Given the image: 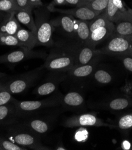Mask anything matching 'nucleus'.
I'll return each mask as SVG.
<instances>
[{
    "mask_svg": "<svg viewBox=\"0 0 132 150\" xmlns=\"http://www.w3.org/2000/svg\"><path fill=\"white\" fill-rule=\"evenodd\" d=\"M94 79L98 83L106 84L111 82L112 77L110 73L104 69H98L94 73Z\"/></svg>",
    "mask_w": 132,
    "mask_h": 150,
    "instance_id": "nucleus-28",
    "label": "nucleus"
},
{
    "mask_svg": "<svg viewBox=\"0 0 132 150\" xmlns=\"http://www.w3.org/2000/svg\"><path fill=\"white\" fill-rule=\"evenodd\" d=\"M112 23L106 17L105 14L103 12V13L100 14L98 16L90 21L89 22V29L91 33L93 32L94 30L105 26H107Z\"/></svg>",
    "mask_w": 132,
    "mask_h": 150,
    "instance_id": "nucleus-26",
    "label": "nucleus"
},
{
    "mask_svg": "<svg viewBox=\"0 0 132 150\" xmlns=\"http://www.w3.org/2000/svg\"><path fill=\"white\" fill-rule=\"evenodd\" d=\"M16 36L26 49L32 50L36 46V35L31 31L20 27Z\"/></svg>",
    "mask_w": 132,
    "mask_h": 150,
    "instance_id": "nucleus-20",
    "label": "nucleus"
},
{
    "mask_svg": "<svg viewBox=\"0 0 132 150\" xmlns=\"http://www.w3.org/2000/svg\"><path fill=\"white\" fill-rule=\"evenodd\" d=\"M21 27L14 13H6L0 23V34L16 35Z\"/></svg>",
    "mask_w": 132,
    "mask_h": 150,
    "instance_id": "nucleus-15",
    "label": "nucleus"
},
{
    "mask_svg": "<svg viewBox=\"0 0 132 150\" xmlns=\"http://www.w3.org/2000/svg\"><path fill=\"white\" fill-rule=\"evenodd\" d=\"M32 12L24 10H19L16 13L15 16L20 23L27 26L30 31L36 35L37 28Z\"/></svg>",
    "mask_w": 132,
    "mask_h": 150,
    "instance_id": "nucleus-21",
    "label": "nucleus"
},
{
    "mask_svg": "<svg viewBox=\"0 0 132 150\" xmlns=\"http://www.w3.org/2000/svg\"><path fill=\"white\" fill-rule=\"evenodd\" d=\"M50 22L54 29L57 27L67 36L71 38H75V18L69 16V15L64 14L63 16H60L55 19L51 20Z\"/></svg>",
    "mask_w": 132,
    "mask_h": 150,
    "instance_id": "nucleus-13",
    "label": "nucleus"
},
{
    "mask_svg": "<svg viewBox=\"0 0 132 150\" xmlns=\"http://www.w3.org/2000/svg\"><path fill=\"white\" fill-rule=\"evenodd\" d=\"M95 61L83 65L76 66L70 69L67 72L68 76L74 80H81L89 77L94 73L96 68Z\"/></svg>",
    "mask_w": 132,
    "mask_h": 150,
    "instance_id": "nucleus-17",
    "label": "nucleus"
},
{
    "mask_svg": "<svg viewBox=\"0 0 132 150\" xmlns=\"http://www.w3.org/2000/svg\"><path fill=\"white\" fill-rule=\"evenodd\" d=\"M114 29V24L112 22L107 26L101 27L94 30L91 33L89 41H88L86 45L95 49L97 45L106 39L111 37L113 34Z\"/></svg>",
    "mask_w": 132,
    "mask_h": 150,
    "instance_id": "nucleus-14",
    "label": "nucleus"
},
{
    "mask_svg": "<svg viewBox=\"0 0 132 150\" xmlns=\"http://www.w3.org/2000/svg\"><path fill=\"white\" fill-rule=\"evenodd\" d=\"M30 1L34 9L36 8H38L39 7L43 6L41 0H30Z\"/></svg>",
    "mask_w": 132,
    "mask_h": 150,
    "instance_id": "nucleus-35",
    "label": "nucleus"
},
{
    "mask_svg": "<svg viewBox=\"0 0 132 150\" xmlns=\"http://www.w3.org/2000/svg\"><path fill=\"white\" fill-rule=\"evenodd\" d=\"M50 6H64L67 5L66 0H53V1L50 3Z\"/></svg>",
    "mask_w": 132,
    "mask_h": 150,
    "instance_id": "nucleus-36",
    "label": "nucleus"
},
{
    "mask_svg": "<svg viewBox=\"0 0 132 150\" xmlns=\"http://www.w3.org/2000/svg\"><path fill=\"white\" fill-rule=\"evenodd\" d=\"M25 118L23 121L20 122H16L13 124L39 137L47 133L50 130L49 123L44 120L33 118L32 116Z\"/></svg>",
    "mask_w": 132,
    "mask_h": 150,
    "instance_id": "nucleus-9",
    "label": "nucleus"
},
{
    "mask_svg": "<svg viewBox=\"0 0 132 150\" xmlns=\"http://www.w3.org/2000/svg\"><path fill=\"white\" fill-rule=\"evenodd\" d=\"M63 126L72 128L79 126H106L108 125L93 114H85L69 117L64 122Z\"/></svg>",
    "mask_w": 132,
    "mask_h": 150,
    "instance_id": "nucleus-8",
    "label": "nucleus"
},
{
    "mask_svg": "<svg viewBox=\"0 0 132 150\" xmlns=\"http://www.w3.org/2000/svg\"><path fill=\"white\" fill-rule=\"evenodd\" d=\"M0 44L3 46H17L20 48L26 49L16 35L0 34Z\"/></svg>",
    "mask_w": 132,
    "mask_h": 150,
    "instance_id": "nucleus-25",
    "label": "nucleus"
},
{
    "mask_svg": "<svg viewBox=\"0 0 132 150\" xmlns=\"http://www.w3.org/2000/svg\"><path fill=\"white\" fill-rule=\"evenodd\" d=\"M44 52L34 51L28 49H20L0 56V64H16L35 58H45Z\"/></svg>",
    "mask_w": 132,
    "mask_h": 150,
    "instance_id": "nucleus-7",
    "label": "nucleus"
},
{
    "mask_svg": "<svg viewBox=\"0 0 132 150\" xmlns=\"http://www.w3.org/2000/svg\"><path fill=\"white\" fill-rule=\"evenodd\" d=\"M71 49L75 57L74 67L89 64L95 61V57L98 54L95 49L87 45L81 44L80 46Z\"/></svg>",
    "mask_w": 132,
    "mask_h": 150,
    "instance_id": "nucleus-11",
    "label": "nucleus"
},
{
    "mask_svg": "<svg viewBox=\"0 0 132 150\" xmlns=\"http://www.w3.org/2000/svg\"><path fill=\"white\" fill-rule=\"evenodd\" d=\"M42 7L36 8V9L34 11L35 22L37 28L36 46L49 47L54 44L52 40L54 28L49 21L48 9H45Z\"/></svg>",
    "mask_w": 132,
    "mask_h": 150,
    "instance_id": "nucleus-1",
    "label": "nucleus"
},
{
    "mask_svg": "<svg viewBox=\"0 0 132 150\" xmlns=\"http://www.w3.org/2000/svg\"><path fill=\"white\" fill-rule=\"evenodd\" d=\"M0 1H1V0H0Z\"/></svg>",
    "mask_w": 132,
    "mask_h": 150,
    "instance_id": "nucleus-41",
    "label": "nucleus"
},
{
    "mask_svg": "<svg viewBox=\"0 0 132 150\" xmlns=\"http://www.w3.org/2000/svg\"><path fill=\"white\" fill-rule=\"evenodd\" d=\"M118 126L122 130H127L132 127V114L126 115L119 120Z\"/></svg>",
    "mask_w": 132,
    "mask_h": 150,
    "instance_id": "nucleus-31",
    "label": "nucleus"
},
{
    "mask_svg": "<svg viewBox=\"0 0 132 150\" xmlns=\"http://www.w3.org/2000/svg\"><path fill=\"white\" fill-rule=\"evenodd\" d=\"M6 76V74H5L0 72V79L2 78V77H4V76Z\"/></svg>",
    "mask_w": 132,
    "mask_h": 150,
    "instance_id": "nucleus-38",
    "label": "nucleus"
},
{
    "mask_svg": "<svg viewBox=\"0 0 132 150\" xmlns=\"http://www.w3.org/2000/svg\"><path fill=\"white\" fill-rule=\"evenodd\" d=\"M47 8L50 11L69 15L76 19L84 21H91L99 15L91 9L85 7H76L71 9H60L56 8L54 6L49 5Z\"/></svg>",
    "mask_w": 132,
    "mask_h": 150,
    "instance_id": "nucleus-10",
    "label": "nucleus"
},
{
    "mask_svg": "<svg viewBox=\"0 0 132 150\" xmlns=\"http://www.w3.org/2000/svg\"><path fill=\"white\" fill-rule=\"evenodd\" d=\"M106 46L99 50H96L99 54L111 56H132V41L122 37L112 36Z\"/></svg>",
    "mask_w": 132,
    "mask_h": 150,
    "instance_id": "nucleus-6",
    "label": "nucleus"
},
{
    "mask_svg": "<svg viewBox=\"0 0 132 150\" xmlns=\"http://www.w3.org/2000/svg\"><path fill=\"white\" fill-rule=\"evenodd\" d=\"M13 102L15 105L18 118H26L45 108L58 105L61 102L57 98H48L41 100L19 101L13 98Z\"/></svg>",
    "mask_w": 132,
    "mask_h": 150,
    "instance_id": "nucleus-4",
    "label": "nucleus"
},
{
    "mask_svg": "<svg viewBox=\"0 0 132 150\" xmlns=\"http://www.w3.org/2000/svg\"><path fill=\"white\" fill-rule=\"evenodd\" d=\"M75 66V57L71 47L66 52L51 53L46 58L43 67L54 72H67Z\"/></svg>",
    "mask_w": 132,
    "mask_h": 150,
    "instance_id": "nucleus-5",
    "label": "nucleus"
},
{
    "mask_svg": "<svg viewBox=\"0 0 132 150\" xmlns=\"http://www.w3.org/2000/svg\"><path fill=\"white\" fill-rule=\"evenodd\" d=\"M15 105L11 102L0 106V125H11L17 122Z\"/></svg>",
    "mask_w": 132,
    "mask_h": 150,
    "instance_id": "nucleus-16",
    "label": "nucleus"
},
{
    "mask_svg": "<svg viewBox=\"0 0 132 150\" xmlns=\"http://www.w3.org/2000/svg\"><path fill=\"white\" fill-rule=\"evenodd\" d=\"M108 1L109 0H94L91 2L85 3L82 7L89 8L100 14L105 11L108 6Z\"/></svg>",
    "mask_w": 132,
    "mask_h": 150,
    "instance_id": "nucleus-23",
    "label": "nucleus"
},
{
    "mask_svg": "<svg viewBox=\"0 0 132 150\" xmlns=\"http://www.w3.org/2000/svg\"><path fill=\"white\" fill-rule=\"evenodd\" d=\"M4 17H3V18H1V16H0V23H1V22H2V21H3V18H4Z\"/></svg>",
    "mask_w": 132,
    "mask_h": 150,
    "instance_id": "nucleus-40",
    "label": "nucleus"
},
{
    "mask_svg": "<svg viewBox=\"0 0 132 150\" xmlns=\"http://www.w3.org/2000/svg\"><path fill=\"white\" fill-rule=\"evenodd\" d=\"M63 76L57 78H52L42 83L36 87L33 93L37 96H47L54 93L58 88V84L63 80Z\"/></svg>",
    "mask_w": 132,
    "mask_h": 150,
    "instance_id": "nucleus-18",
    "label": "nucleus"
},
{
    "mask_svg": "<svg viewBox=\"0 0 132 150\" xmlns=\"http://www.w3.org/2000/svg\"><path fill=\"white\" fill-rule=\"evenodd\" d=\"M7 135L9 137V139L26 148L36 150L50 149L48 147L41 143L40 137L14 124L11 125V126L7 129Z\"/></svg>",
    "mask_w": 132,
    "mask_h": 150,
    "instance_id": "nucleus-2",
    "label": "nucleus"
},
{
    "mask_svg": "<svg viewBox=\"0 0 132 150\" xmlns=\"http://www.w3.org/2000/svg\"><path fill=\"white\" fill-rule=\"evenodd\" d=\"M114 24L112 36L122 37L132 41V10L130 9L129 14L120 18Z\"/></svg>",
    "mask_w": 132,
    "mask_h": 150,
    "instance_id": "nucleus-12",
    "label": "nucleus"
},
{
    "mask_svg": "<svg viewBox=\"0 0 132 150\" xmlns=\"http://www.w3.org/2000/svg\"><path fill=\"white\" fill-rule=\"evenodd\" d=\"M89 22L90 21H84L76 19L75 38L81 44L86 45L89 41L91 34Z\"/></svg>",
    "mask_w": 132,
    "mask_h": 150,
    "instance_id": "nucleus-19",
    "label": "nucleus"
},
{
    "mask_svg": "<svg viewBox=\"0 0 132 150\" xmlns=\"http://www.w3.org/2000/svg\"><path fill=\"white\" fill-rule=\"evenodd\" d=\"M0 149L1 150H26L27 148L20 146L10 140L0 137Z\"/></svg>",
    "mask_w": 132,
    "mask_h": 150,
    "instance_id": "nucleus-29",
    "label": "nucleus"
},
{
    "mask_svg": "<svg viewBox=\"0 0 132 150\" xmlns=\"http://www.w3.org/2000/svg\"><path fill=\"white\" fill-rule=\"evenodd\" d=\"M84 1L86 3H89V2H91V1H94V0H84Z\"/></svg>",
    "mask_w": 132,
    "mask_h": 150,
    "instance_id": "nucleus-39",
    "label": "nucleus"
},
{
    "mask_svg": "<svg viewBox=\"0 0 132 150\" xmlns=\"http://www.w3.org/2000/svg\"><path fill=\"white\" fill-rule=\"evenodd\" d=\"M122 61L124 68L129 71L132 72V56L126 55L119 57Z\"/></svg>",
    "mask_w": 132,
    "mask_h": 150,
    "instance_id": "nucleus-33",
    "label": "nucleus"
},
{
    "mask_svg": "<svg viewBox=\"0 0 132 150\" xmlns=\"http://www.w3.org/2000/svg\"><path fill=\"white\" fill-rule=\"evenodd\" d=\"M13 98L5 86L0 83V106L11 102Z\"/></svg>",
    "mask_w": 132,
    "mask_h": 150,
    "instance_id": "nucleus-30",
    "label": "nucleus"
},
{
    "mask_svg": "<svg viewBox=\"0 0 132 150\" xmlns=\"http://www.w3.org/2000/svg\"><path fill=\"white\" fill-rule=\"evenodd\" d=\"M67 5L76 6V7H80L83 6L85 2L84 0H66Z\"/></svg>",
    "mask_w": 132,
    "mask_h": 150,
    "instance_id": "nucleus-34",
    "label": "nucleus"
},
{
    "mask_svg": "<svg viewBox=\"0 0 132 150\" xmlns=\"http://www.w3.org/2000/svg\"><path fill=\"white\" fill-rule=\"evenodd\" d=\"M43 68V65L34 70L14 77L4 86L11 95L24 93L36 83L41 77Z\"/></svg>",
    "mask_w": 132,
    "mask_h": 150,
    "instance_id": "nucleus-3",
    "label": "nucleus"
},
{
    "mask_svg": "<svg viewBox=\"0 0 132 150\" xmlns=\"http://www.w3.org/2000/svg\"><path fill=\"white\" fill-rule=\"evenodd\" d=\"M61 102L66 107L77 108L82 105L85 99L80 93L77 92H70L63 96Z\"/></svg>",
    "mask_w": 132,
    "mask_h": 150,
    "instance_id": "nucleus-22",
    "label": "nucleus"
},
{
    "mask_svg": "<svg viewBox=\"0 0 132 150\" xmlns=\"http://www.w3.org/2000/svg\"><path fill=\"white\" fill-rule=\"evenodd\" d=\"M16 3L19 10H24L30 11H32L34 10L30 0H16Z\"/></svg>",
    "mask_w": 132,
    "mask_h": 150,
    "instance_id": "nucleus-32",
    "label": "nucleus"
},
{
    "mask_svg": "<svg viewBox=\"0 0 132 150\" xmlns=\"http://www.w3.org/2000/svg\"><path fill=\"white\" fill-rule=\"evenodd\" d=\"M123 147L124 148V149H129L130 148V144L129 142H125L123 144Z\"/></svg>",
    "mask_w": 132,
    "mask_h": 150,
    "instance_id": "nucleus-37",
    "label": "nucleus"
},
{
    "mask_svg": "<svg viewBox=\"0 0 132 150\" xmlns=\"http://www.w3.org/2000/svg\"><path fill=\"white\" fill-rule=\"evenodd\" d=\"M131 100L127 98H118L112 99L108 103V107L112 110H122L130 106Z\"/></svg>",
    "mask_w": 132,
    "mask_h": 150,
    "instance_id": "nucleus-24",
    "label": "nucleus"
},
{
    "mask_svg": "<svg viewBox=\"0 0 132 150\" xmlns=\"http://www.w3.org/2000/svg\"><path fill=\"white\" fill-rule=\"evenodd\" d=\"M19 10L16 0H1L0 1V12L14 13Z\"/></svg>",
    "mask_w": 132,
    "mask_h": 150,
    "instance_id": "nucleus-27",
    "label": "nucleus"
},
{
    "mask_svg": "<svg viewBox=\"0 0 132 150\" xmlns=\"http://www.w3.org/2000/svg\"><path fill=\"white\" fill-rule=\"evenodd\" d=\"M0 150H1V149H0Z\"/></svg>",
    "mask_w": 132,
    "mask_h": 150,
    "instance_id": "nucleus-42",
    "label": "nucleus"
}]
</instances>
